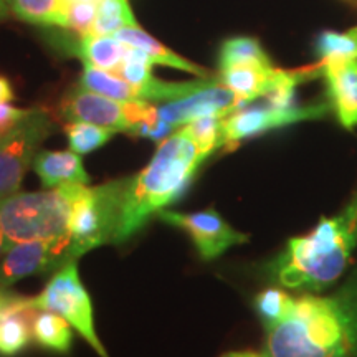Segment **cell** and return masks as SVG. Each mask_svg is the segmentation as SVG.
Wrapping results in <instances>:
<instances>
[{"label": "cell", "instance_id": "20", "mask_svg": "<svg viewBox=\"0 0 357 357\" xmlns=\"http://www.w3.org/2000/svg\"><path fill=\"white\" fill-rule=\"evenodd\" d=\"M10 12L30 25L65 29L66 0H8Z\"/></svg>", "mask_w": 357, "mask_h": 357}, {"label": "cell", "instance_id": "7", "mask_svg": "<svg viewBox=\"0 0 357 357\" xmlns=\"http://www.w3.org/2000/svg\"><path fill=\"white\" fill-rule=\"evenodd\" d=\"M30 307L60 314L95 349L98 356L109 357L96 333L91 296L79 278L77 261L66 263L56 270L42 293L30 298Z\"/></svg>", "mask_w": 357, "mask_h": 357}, {"label": "cell", "instance_id": "9", "mask_svg": "<svg viewBox=\"0 0 357 357\" xmlns=\"http://www.w3.org/2000/svg\"><path fill=\"white\" fill-rule=\"evenodd\" d=\"M155 215H158L159 220L184 230L190 236L199 257L204 261L215 260V258L223 255L229 248L235 247V245L247 243L250 238L248 235L235 230L213 208L190 213L164 211L162 208Z\"/></svg>", "mask_w": 357, "mask_h": 357}, {"label": "cell", "instance_id": "1", "mask_svg": "<svg viewBox=\"0 0 357 357\" xmlns=\"http://www.w3.org/2000/svg\"><path fill=\"white\" fill-rule=\"evenodd\" d=\"M266 357H357V276L333 296L294 298L284 319L266 328Z\"/></svg>", "mask_w": 357, "mask_h": 357}, {"label": "cell", "instance_id": "15", "mask_svg": "<svg viewBox=\"0 0 357 357\" xmlns=\"http://www.w3.org/2000/svg\"><path fill=\"white\" fill-rule=\"evenodd\" d=\"M33 169L45 189L66 182L86 185L89 174L83 166L82 155L73 151H42L33 160Z\"/></svg>", "mask_w": 357, "mask_h": 357}, {"label": "cell", "instance_id": "34", "mask_svg": "<svg viewBox=\"0 0 357 357\" xmlns=\"http://www.w3.org/2000/svg\"><path fill=\"white\" fill-rule=\"evenodd\" d=\"M70 2H100V0H70Z\"/></svg>", "mask_w": 357, "mask_h": 357}, {"label": "cell", "instance_id": "8", "mask_svg": "<svg viewBox=\"0 0 357 357\" xmlns=\"http://www.w3.org/2000/svg\"><path fill=\"white\" fill-rule=\"evenodd\" d=\"M53 119L43 109H32L12 131L0 137V202L17 194L33 166L38 147L53 132Z\"/></svg>", "mask_w": 357, "mask_h": 357}, {"label": "cell", "instance_id": "32", "mask_svg": "<svg viewBox=\"0 0 357 357\" xmlns=\"http://www.w3.org/2000/svg\"><path fill=\"white\" fill-rule=\"evenodd\" d=\"M8 10H10V6H8V0H0V22H3L8 17Z\"/></svg>", "mask_w": 357, "mask_h": 357}, {"label": "cell", "instance_id": "24", "mask_svg": "<svg viewBox=\"0 0 357 357\" xmlns=\"http://www.w3.org/2000/svg\"><path fill=\"white\" fill-rule=\"evenodd\" d=\"M63 131L68 137L70 151L79 155L89 154L93 151L100 149L114 136V129L98 126V124L84 123V121H73L65 124Z\"/></svg>", "mask_w": 357, "mask_h": 357}, {"label": "cell", "instance_id": "3", "mask_svg": "<svg viewBox=\"0 0 357 357\" xmlns=\"http://www.w3.org/2000/svg\"><path fill=\"white\" fill-rule=\"evenodd\" d=\"M357 245V194L334 218H321L311 234L294 236L275 261L278 283L293 289H324L351 260Z\"/></svg>", "mask_w": 357, "mask_h": 357}, {"label": "cell", "instance_id": "25", "mask_svg": "<svg viewBox=\"0 0 357 357\" xmlns=\"http://www.w3.org/2000/svg\"><path fill=\"white\" fill-rule=\"evenodd\" d=\"M321 61L357 60V26L346 33L324 32L316 42Z\"/></svg>", "mask_w": 357, "mask_h": 357}, {"label": "cell", "instance_id": "27", "mask_svg": "<svg viewBox=\"0 0 357 357\" xmlns=\"http://www.w3.org/2000/svg\"><path fill=\"white\" fill-rule=\"evenodd\" d=\"M223 118L225 116H204V118L195 119L184 126L187 134L207 155L222 147Z\"/></svg>", "mask_w": 357, "mask_h": 357}, {"label": "cell", "instance_id": "14", "mask_svg": "<svg viewBox=\"0 0 357 357\" xmlns=\"http://www.w3.org/2000/svg\"><path fill=\"white\" fill-rule=\"evenodd\" d=\"M278 71L271 63H240L220 70L218 79L248 105L270 91Z\"/></svg>", "mask_w": 357, "mask_h": 357}, {"label": "cell", "instance_id": "22", "mask_svg": "<svg viewBox=\"0 0 357 357\" xmlns=\"http://www.w3.org/2000/svg\"><path fill=\"white\" fill-rule=\"evenodd\" d=\"M126 26H139L129 0H100L91 35H116Z\"/></svg>", "mask_w": 357, "mask_h": 357}, {"label": "cell", "instance_id": "6", "mask_svg": "<svg viewBox=\"0 0 357 357\" xmlns=\"http://www.w3.org/2000/svg\"><path fill=\"white\" fill-rule=\"evenodd\" d=\"M60 113L66 121H84L114 131L151 137L158 126V108L149 101H118L77 86L63 98Z\"/></svg>", "mask_w": 357, "mask_h": 357}, {"label": "cell", "instance_id": "30", "mask_svg": "<svg viewBox=\"0 0 357 357\" xmlns=\"http://www.w3.org/2000/svg\"><path fill=\"white\" fill-rule=\"evenodd\" d=\"M13 98H15V91H13L10 79L0 75V102H10Z\"/></svg>", "mask_w": 357, "mask_h": 357}, {"label": "cell", "instance_id": "10", "mask_svg": "<svg viewBox=\"0 0 357 357\" xmlns=\"http://www.w3.org/2000/svg\"><path fill=\"white\" fill-rule=\"evenodd\" d=\"M326 111H328L326 105L291 106V108H275L266 102L263 106H250V108L245 105L223 118L222 146H235L240 141L271 129L323 118Z\"/></svg>", "mask_w": 357, "mask_h": 357}, {"label": "cell", "instance_id": "28", "mask_svg": "<svg viewBox=\"0 0 357 357\" xmlns=\"http://www.w3.org/2000/svg\"><path fill=\"white\" fill-rule=\"evenodd\" d=\"M98 2H70L66 0L65 6V29L73 30L84 37L91 32L93 24L96 20Z\"/></svg>", "mask_w": 357, "mask_h": 357}, {"label": "cell", "instance_id": "26", "mask_svg": "<svg viewBox=\"0 0 357 357\" xmlns=\"http://www.w3.org/2000/svg\"><path fill=\"white\" fill-rule=\"evenodd\" d=\"M293 303L294 298L278 288H268L258 294L255 300V307L263 324H265V329L287 318L288 312L291 311Z\"/></svg>", "mask_w": 357, "mask_h": 357}, {"label": "cell", "instance_id": "5", "mask_svg": "<svg viewBox=\"0 0 357 357\" xmlns=\"http://www.w3.org/2000/svg\"><path fill=\"white\" fill-rule=\"evenodd\" d=\"M128 177L86 187L75 200L70 215L71 257L78 260L89 250L113 243L121 217V205Z\"/></svg>", "mask_w": 357, "mask_h": 357}, {"label": "cell", "instance_id": "23", "mask_svg": "<svg viewBox=\"0 0 357 357\" xmlns=\"http://www.w3.org/2000/svg\"><path fill=\"white\" fill-rule=\"evenodd\" d=\"M240 63H271L270 56L263 50L257 38L234 37L223 42L218 55L220 70Z\"/></svg>", "mask_w": 357, "mask_h": 357}, {"label": "cell", "instance_id": "29", "mask_svg": "<svg viewBox=\"0 0 357 357\" xmlns=\"http://www.w3.org/2000/svg\"><path fill=\"white\" fill-rule=\"evenodd\" d=\"M32 109H20L10 102H0V137L19 124Z\"/></svg>", "mask_w": 357, "mask_h": 357}, {"label": "cell", "instance_id": "2", "mask_svg": "<svg viewBox=\"0 0 357 357\" xmlns=\"http://www.w3.org/2000/svg\"><path fill=\"white\" fill-rule=\"evenodd\" d=\"M207 158L184 126L160 141L151 162L139 174L128 177L113 243L128 242L151 217L172 204Z\"/></svg>", "mask_w": 357, "mask_h": 357}, {"label": "cell", "instance_id": "13", "mask_svg": "<svg viewBox=\"0 0 357 357\" xmlns=\"http://www.w3.org/2000/svg\"><path fill=\"white\" fill-rule=\"evenodd\" d=\"M321 75L329 86L331 105L346 129L357 126V60L321 61Z\"/></svg>", "mask_w": 357, "mask_h": 357}, {"label": "cell", "instance_id": "33", "mask_svg": "<svg viewBox=\"0 0 357 357\" xmlns=\"http://www.w3.org/2000/svg\"><path fill=\"white\" fill-rule=\"evenodd\" d=\"M7 252V242H6V235H3L2 227H0V257Z\"/></svg>", "mask_w": 357, "mask_h": 357}, {"label": "cell", "instance_id": "12", "mask_svg": "<svg viewBox=\"0 0 357 357\" xmlns=\"http://www.w3.org/2000/svg\"><path fill=\"white\" fill-rule=\"evenodd\" d=\"M242 106L245 102L220 79L207 78L194 93L158 108V118L174 132L204 116H229Z\"/></svg>", "mask_w": 357, "mask_h": 357}, {"label": "cell", "instance_id": "18", "mask_svg": "<svg viewBox=\"0 0 357 357\" xmlns=\"http://www.w3.org/2000/svg\"><path fill=\"white\" fill-rule=\"evenodd\" d=\"M33 341L45 351L68 354L73 346V331L68 321L53 311H37L32 323Z\"/></svg>", "mask_w": 357, "mask_h": 357}, {"label": "cell", "instance_id": "17", "mask_svg": "<svg viewBox=\"0 0 357 357\" xmlns=\"http://www.w3.org/2000/svg\"><path fill=\"white\" fill-rule=\"evenodd\" d=\"M128 53V45L113 35H84L75 48V55L83 63L105 71H118Z\"/></svg>", "mask_w": 357, "mask_h": 357}, {"label": "cell", "instance_id": "16", "mask_svg": "<svg viewBox=\"0 0 357 357\" xmlns=\"http://www.w3.org/2000/svg\"><path fill=\"white\" fill-rule=\"evenodd\" d=\"M119 42H123L128 47H136L141 48L142 52L147 53V56L151 58L154 65H162L169 66V68H176L185 73L195 75L199 78H211L208 77V71L202 68V66L192 63L187 58L177 55L176 52L167 48L166 45L160 43L158 38L151 37L149 33L139 29V26H126V29L119 30L114 35Z\"/></svg>", "mask_w": 357, "mask_h": 357}, {"label": "cell", "instance_id": "19", "mask_svg": "<svg viewBox=\"0 0 357 357\" xmlns=\"http://www.w3.org/2000/svg\"><path fill=\"white\" fill-rule=\"evenodd\" d=\"M78 86L86 89V91L111 98V100L142 101L139 89L136 86H132L131 83H128L118 75H111L105 70L95 68V66L84 65Z\"/></svg>", "mask_w": 357, "mask_h": 357}, {"label": "cell", "instance_id": "21", "mask_svg": "<svg viewBox=\"0 0 357 357\" xmlns=\"http://www.w3.org/2000/svg\"><path fill=\"white\" fill-rule=\"evenodd\" d=\"M38 310H29L0 321V357H17L32 342V323Z\"/></svg>", "mask_w": 357, "mask_h": 357}, {"label": "cell", "instance_id": "4", "mask_svg": "<svg viewBox=\"0 0 357 357\" xmlns=\"http://www.w3.org/2000/svg\"><path fill=\"white\" fill-rule=\"evenodd\" d=\"M84 184L66 182L56 189L17 192L0 202V227L10 245L26 240L70 238L71 207Z\"/></svg>", "mask_w": 357, "mask_h": 357}, {"label": "cell", "instance_id": "31", "mask_svg": "<svg viewBox=\"0 0 357 357\" xmlns=\"http://www.w3.org/2000/svg\"><path fill=\"white\" fill-rule=\"evenodd\" d=\"M220 357H266L265 352H257V351H231L225 352Z\"/></svg>", "mask_w": 357, "mask_h": 357}, {"label": "cell", "instance_id": "11", "mask_svg": "<svg viewBox=\"0 0 357 357\" xmlns=\"http://www.w3.org/2000/svg\"><path fill=\"white\" fill-rule=\"evenodd\" d=\"M70 261H77L71 257L70 238L13 243L0 261V287L8 288L26 276L47 275Z\"/></svg>", "mask_w": 357, "mask_h": 357}]
</instances>
